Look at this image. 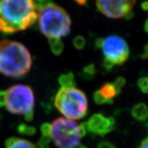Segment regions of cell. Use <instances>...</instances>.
Wrapping results in <instances>:
<instances>
[{
    "label": "cell",
    "instance_id": "1",
    "mask_svg": "<svg viewBox=\"0 0 148 148\" xmlns=\"http://www.w3.org/2000/svg\"><path fill=\"white\" fill-rule=\"evenodd\" d=\"M37 12L31 0L0 1V32L12 34L30 27L36 22Z\"/></svg>",
    "mask_w": 148,
    "mask_h": 148
},
{
    "label": "cell",
    "instance_id": "2",
    "mask_svg": "<svg viewBox=\"0 0 148 148\" xmlns=\"http://www.w3.org/2000/svg\"><path fill=\"white\" fill-rule=\"evenodd\" d=\"M32 56L20 42L4 39L0 42V73L12 78H19L30 71Z\"/></svg>",
    "mask_w": 148,
    "mask_h": 148
},
{
    "label": "cell",
    "instance_id": "3",
    "mask_svg": "<svg viewBox=\"0 0 148 148\" xmlns=\"http://www.w3.org/2000/svg\"><path fill=\"white\" fill-rule=\"evenodd\" d=\"M39 29L49 39H60L70 33L71 18L62 7L50 2L38 11Z\"/></svg>",
    "mask_w": 148,
    "mask_h": 148
},
{
    "label": "cell",
    "instance_id": "4",
    "mask_svg": "<svg viewBox=\"0 0 148 148\" xmlns=\"http://www.w3.org/2000/svg\"><path fill=\"white\" fill-rule=\"evenodd\" d=\"M55 106L66 119H81L88 113L87 96L76 87L60 88L55 97Z\"/></svg>",
    "mask_w": 148,
    "mask_h": 148
},
{
    "label": "cell",
    "instance_id": "5",
    "mask_svg": "<svg viewBox=\"0 0 148 148\" xmlns=\"http://www.w3.org/2000/svg\"><path fill=\"white\" fill-rule=\"evenodd\" d=\"M51 138L58 148H76L79 145V125L71 119L58 117L51 125Z\"/></svg>",
    "mask_w": 148,
    "mask_h": 148
},
{
    "label": "cell",
    "instance_id": "6",
    "mask_svg": "<svg viewBox=\"0 0 148 148\" xmlns=\"http://www.w3.org/2000/svg\"><path fill=\"white\" fill-rule=\"evenodd\" d=\"M35 95L31 87L18 84L6 91V109L14 115H26L33 110Z\"/></svg>",
    "mask_w": 148,
    "mask_h": 148
},
{
    "label": "cell",
    "instance_id": "7",
    "mask_svg": "<svg viewBox=\"0 0 148 148\" xmlns=\"http://www.w3.org/2000/svg\"><path fill=\"white\" fill-rule=\"evenodd\" d=\"M101 49L104 59L113 65H123L129 57V47L123 37L118 35H110L102 39Z\"/></svg>",
    "mask_w": 148,
    "mask_h": 148
},
{
    "label": "cell",
    "instance_id": "8",
    "mask_svg": "<svg viewBox=\"0 0 148 148\" xmlns=\"http://www.w3.org/2000/svg\"><path fill=\"white\" fill-rule=\"evenodd\" d=\"M136 2L134 0H118V1H97L96 7L101 13L106 17L113 19L125 18L133 12Z\"/></svg>",
    "mask_w": 148,
    "mask_h": 148
},
{
    "label": "cell",
    "instance_id": "9",
    "mask_svg": "<svg viewBox=\"0 0 148 148\" xmlns=\"http://www.w3.org/2000/svg\"><path fill=\"white\" fill-rule=\"evenodd\" d=\"M89 132L103 137L115 129L116 120L113 117H106L101 113H95L86 122Z\"/></svg>",
    "mask_w": 148,
    "mask_h": 148
},
{
    "label": "cell",
    "instance_id": "10",
    "mask_svg": "<svg viewBox=\"0 0 148 148\" xmlns=\"http://www.w3.org/2000/svg\"><path fill=\"white\" fill-rule=\"evenodd\" d=\"M5 148H36L35 145L29 140L12 137L5 141Z\"/></svg>",
    "mask_w": 148,
    "mask_h": 148
},
{
    "label": "cell",
    "instance_id": "11",
    "mask_svg": "<svg viewBox=\"0 0 148 148\" xmlns=\"http://www.w3.org/2000/svg\"><path fill=\"white\" fill-rule=\"evenodd\" d=\"M132 116L138 121H145L148 119V107L144 103H138L133 107Z\"/></svg>",
    "mask_w": 148,
    "mask_h": 148
},
{
    "label": "cell",
    "instance_id": "12",
    "mask_svg": "<svg viewBox=\"0 0 148 148\" xmlns=\"http://www.w3.org/2000/svg\"><path fill=\"white\" fill-rule=\"evenodd\" d=\"M99 92L104 98L108 100H113V97L119 95L113 82H106L103 84L99 89Z\"/></svg>",
    "mask_w": 148,
    "mask_h": 148
},
{
    "label": "cell",
    "instance_id": "13",
    "mask_svg": "<svg viewBox=\"0 0 148 148\" xmlns=\"http://www.w3.org/2000/svg\"><path fill=\"white\" fill-rule=\"evenodd\" d=\"M96 74H97V69L95 65L94 64H89L86 65L79 72L78 75L80 76V78L85 81H90L95 79Z\"/></svg>",
    "mask_w": 148,
    "mask_h": 148
},
{
    "label": "cell",
    "instance_id": "14",
    "mask_svg": "<svg viewBox=\"0 0 148 148\" xmlns=\"http://www.w3.org/2000/svg\"><path fill=\"white\" fill-rule=\"evenodd\" d=\"M58 83L61 88H71L76 86L74 74L72 72L61 74L58 78Z\"/></svg>",
    "mask_w": 148,
    "mask_h": 148
},
{
    "label": "cell",
    "instance_id": "15",
    "mask_svg": "<svg viewBox=\"0 0 148 148\" xmlns=\"http://www.w3.org/2000/svg\"><path fill=\"white\" fill-rule=\"evenodd\" d=\"M49 45L51 52L56 56H59L64 50V45L60 39H49Z\"/></svg>",
    "mask_w": 148,
    "mask_h": 148
},
{
    "label": "cell",
    "instance_id": "16",
    "mask_svg": "<svg viewBox=\"0 0 148 148\" xmlns=\"http://www.w3.org/2000/svg\"><path fill=\"white\" fill-rule=\"evenodd\" d=\"M18 132L23 135H27V136H33L36 133V129L34 126L27 125L25 123H21L17 128Z\"/></svg>",
    "mask_w": 148,
    "mask_h": 148
},
{
    "label": "cell",
    "instance_id": "17",
    "mask_svg": "<svg viewBox=\"0 0 148 148\" xmlns=\"http://www.w3.org/2000/svg\"><path fill=\"white\" fill-rule=\"evenodd\" d=\"M93 99L94 101L97 104H99V105H103V104H113V100H108L104 98L101 95L99 90H97V91L94 92Z\"/></svg>",
    "mask_w": 148,
    "mask_h": 148
},
{
    "label": "cell",
    "instance_id": "18",
    "mask_svg": "<svg viewBox=\"0 0 148 148\" xmlns=\"http://www.w3.org/2000/svg\"><path fill=\"white\" fill-rule=\"evenodd\" d=\"M86 44V39L82 36H76L73 40V45L76 50H82Z\"/></svg>",
    "mask_w": 148,
    "mask_h": 148
},
{
    "label": "cell",
    "instance_id": "19",
    "mask_svg": "<svg viewBox=\"0 0 148 148\" xmlns=\"http://www.w3.org/2000/svg\"><path fill=\"white\" fill-rule=\"evenodd\" d=\"M138 87L144 94H148V77L143 76L138 79L137 82Z\"/></svg>",
    "mask_w": 148,
    "mask_h": 148
},
{
    "label": "cell",
    "instance_id": "20",
    "mask_svg": "<svg viewBox=\"0 0 148 148\" xmlns=\"http://www.w3.org/2000/svg\"><path fill=\"white\" fill-rule=\"evenodd\" d=\"M42 137L50 138L51 137V124L48 123H42L40 126Z\"/></svg>",
    "mask_w": 148,
    "mask_h": 148
},
{
    "label": "cell",
    "instance_id": "21",
    "mask_svg": "<svg viewBox=\"0 0 148 148\" xmlns=\"http://www.w3.org/2000/svg\"><path fill=\"white\" fill-rule=\"evenodd\" d=\"M51 142L50 138L41 137L36 144V148H49V144Z\"/></svg>",
    "mask_w": 148,
    "mask_h": 148
},
{
    "label": "cell",
    "instance_id": "22",
    "mask_svg": "<svg viewBox=\"0 0 148 148\" xmlns=\"http://www.w3.org/2000/svg\"><path fill=\"white\" fill-rule=\"evenodd\" d=\"M113 85L115 86L116 88L118 93L120 94L122 88L125 86V79L123 76H119L116 79V80L113 82Z\"/></svg>",
    "mask_w": 148,
    "mask_h": 148
},
{
    "label": "cell",
    "instance_id": "23",
    "mask_svg": "<svg viewBox=\"0 0 148 148\" xmlns=\"http://www.w3.org/2000/svg\"><path fill=\"white\" fill-rule=\"evenodd\" d=\"M51 2V1H45V0H37V1H33V5L35 7L36 11H39L42 8H43L45 5Z\"/></svg>",
    "mask_w": 148,
    "mask_h": 148
},
{
    "label": "cell",
    "instance_id": "24",
    "mask_svg": "<svg viewBox=\"0 0 148 148\" xmlns=\"http://www.w3.org/2000/svg\"><path fill=\"white\" fill-rule=\"evenodd\" d=\"M101 66L102 67H103V68L107 71V72H110L111 70H113L114 65H113L112 63L110 62V61H108L107 60L103 58V62H102L101 64Z\"/></svg>",
    "mask_w": 148,
    "mask_h": 148
},
{
    "label": "cell",
    "instance_id": "25",
    "mask_svg": "<svg viewBox=\"0 0 148 148\" xmlns=\"http://www.w3.org/2000/svg\"><path fill=\"white\" fill-rule=\"evenodd\" d=\"M97 148H117L113 144L107 140H103L101 141L97 144Z\"/></svg>",
    "mask_w": 148,
    "mask_h": 148
},
{
    "label": "cell",
    "instance_id": "26",
    "mask_svg": "<svg viewBox=\"0 0 148 148\" xmlns=\"http://www.w3.org/2000/svg\"><path fill=\"white\" fill-rule=\"evenodd\" d=\"M6 103V91L0 90V107H4Z\"/></svg>",
    "mask_w": 148,
    "mask_h": 148
},
{
    "label": "cell",
    "instance_id": "27",
    "mask_svg": "<svg viewBox=\"0 0 148 148\" xmlns=\"http://www.w3.org/2000/svg\"><path fill=\"white\" fill-rule=\"evenodd\" d=\"M33 118H34V111L33 110L24 116V119H25L27 122H28V123L32 122V121L33 120Z\"/></svg>",
    "mask_w": 148,
    "mask_h": 148
},
{
    "label": "cell",
    "instance_id": "28",
    "mask_svg": "<svg viewBox=\"0 0 148 148\" xmlns=\"http://www.w3.org/2000/svg\"><path fill=\"white\" fill-rule=\"evenodd\" d=\"M141 58L144 59V60L148 59V42L144 47V51H143V53L141 54Z\"/></svg>",
    "mask_w": 148,
    "mask_h": 148
},
{
    "label": "cell",
    "instance_id": "29",
    "mask_svg": "<svg viewBox=\"0 0 148 148\" xmlns=\"http://www.w3.org/2000/svg\"><path fill=\"white\" fill-rule=\"evenodd\" d=\"M138 148H148V138L144 139Z\"/></svg>",
    "mask_w": 148,
    "mask_h": 148
},
{
    "label": "cell",
    "instance_id": "30",
    "mask_svg": "<svg viewBox=\"0 0 148 148\" xmlns=\"http://www.w3.org/2000/svg\"><path fill=\"white\" fill-rule=\"evenodd\" d=\"M140 7L144 11L148 12V2H143L140 5Z\"/></svg>",
    "mask_w": 148,
    "mask_h": 148
},
{
    "label": "cell",
    "instance_id": "31",
    "mask_svg": "<svg viewBox=\"0 0 148 148\" xmlns=\"http://www.w3.org/2000/svg\"><path fill=\"white\" fill-rule=\"evenodd\" d=\"M144 31L146 32V33H148V18L146 20V21H145V23H144Z\"/></svg>",
    "mask_w": 148,
    "mask_h": 148
},
{
    "label": "cell",
    "instance_id": "32",
    "mask_svg": "<svg viewBox=\"0 0 148 148\" xmlns=\"http://www.w3.org/2000/svg\"><path fill=\"white\" fill-rule=\"evenodd\" d=\"M76 3H78L79 5H86V1H76Z\"/></svg>",
    "mask_w": 148,
    "mask_h": 148
},
{
    "label": "cell",
    "instance_id": "33",
    "mask_svg": "<svg viewBox=\"0 0 148 148\" xmlns=\"http://www.w3.org/2000/svg\"><path fill=\"white\" fill-rule=\"evenodd\" d=\"M76 148H88L86 146H85V145H82V144H79V146L76 147Z\"/></svg>",
    "mask_w": 148,
    "mask_h": 148
}]
</instances>
